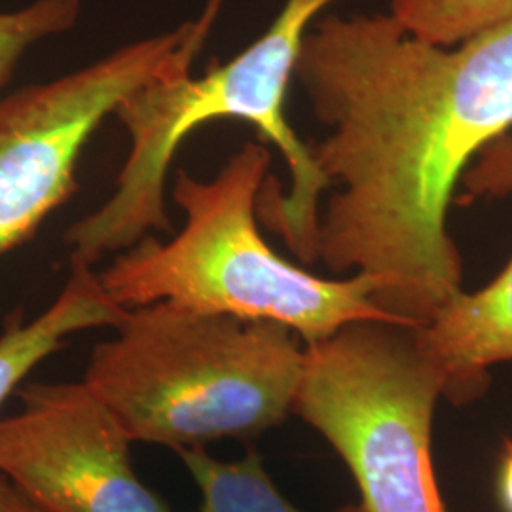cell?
Returning <instances> with one entry per match:
<instances>
[{"instance_id":"1","label":"cell","mask_w":512,"mask_h":512,"mask_svg":"<svg viewBox=\"0 0 512 512\" xmlns=\"http://www.w3.org/2000/svg\"><path fill=\"white\" fill-rule=\"evenodd\" d=\"M294 80L329 128L310 145L334 192L317 260L380 283L374 304L421 327L461 291L448 209L476 156L512 129V19L454 46L391 14L313 21Z\"/></svg>"},{"instance_id":"2","label":"cell","mask_w":512,"mask_h":512,"mask_svg":"<svg viewBox=\"0 0 512 512\" xmlns=\"http://www.w3.org/2000/svg\"><path fill=\"white\" fill-rule=\"evenodd\" d=\"M332 2L285 0L270 27L230 61L200 78L156 80L128 95L114 112L128 133V158L109 200L65 232L71 262L93 266L152 232H169L165 188L186 137L215 120H241L256 129L260 143L279 150L291 175L285 194L268 177L258 196V220L304 266L315 264L319 209L329 183L310 145L289 124L285 105L304 37Z\"/></svg>"},{"instance_id":"3","label":"cell","mask_w":512,"mask_h":512,"mask_svg":"<svg viewBox=\"0 0 512 512\" xmlns=\"http://www.w3.org/2000/svg\"><path fill=\"white\" fill-rule=\"evenodd\" d=\"M270 150L245 143L202 181L179 169L171 198L183 228L160 241L148 234L120 251L99 281L124 310L173 302L186 310L277 323L313 344L355 321H393L374 304L380 283L366 274L327 279L277 255L258 228V196Z\"/></svg>"},{"instance_id":"4","label":"cell","mask_w":512,"mask_h":512,"mask_svg":"<svg viewBox=\"0 0 512 512\" xmlns=\"http://www.w3.org/2000/svg\"><path fill=\"white\" fill-rule=\"evenodd\" d=\"M114 329L82 382L131 442L203 448L255 439L293 414L304 346L283 325L154 302Z\"/></svg>"},{"instance_id":"5","label":"cell","mask_w":512,"mask_h":512,"mask_svg":"<svg viewBox=\"0 0 512 512\" xmlns=\"http://www.w3.org/2000/svg\"><path fill=\"white\" fill-rule=\"evenodd\" d=\"M444 393L416 327L355 321L304 346L294 399L353 476L365 512H448L431 458Z\"/></svg>"},{"instance_id":"6","label":"cell","mask_w":512,"mask_h":512,"mask_svg":"<svg viewBox=\"0 0 512 512\" xmlns=\"http://www.w3.org/2000/svg\"><path fill=\"white\" fill-rule=\"evenodd\" d=\"M190 33L192 21H186L0 97V256L33 238L78 190L82 152L128 95L192 74L183 54Z\"/></svg>"},{"instance_id":"7","label":"cell","mask_w":512,"mask_h":512,"mask_svg":"<svg viewBox=\"0 0 512 512\" xmlns=\"http://www.w3.org/2000/svg\"><path fill=\"white\" fill-rule=\"evenodd\" d=\"M0 420V476L50 512H171L135 475L131 440L84 382H31Z\"/></svg>"},{"instance_id":"8","label":"cell","mask_w":512,"mask_h":512,"mask_svg":"<svg viewBox=\"0 0 512 512\" xmlns=\"http://www.w3.org/2000/svg\"><path fill=\"white\" fill-rule=\"evenodd\" d=\"M461 184L469 200L511 196L512 129L476 156ZM416 336L444 378L442 397L454 404L482 397L490 366L512 361V258L484 289L450 296Z\"/></svg>"},{"instance_id":"9","label":"cell","mask_w":512,"mask_h":512,"mask_svg":"<svg viewBox=\"0 0 512 512\" xmlns=\"http://www.w3.org/2000/svg\"><path fill=\"white\" fill-rule=\"evenodd\" d=\"M124 308L105 293L93 266L71 262V274L54 302L33 321L16 311L0 334V406L16 393L21 382L48 359L65 340L82 330L116 327Z\"/></svg>"},{"instance_id":"10","label":"cell","mask_w":512,"mask_h":512,"mask_svg":"<svg viewBox=\"0 0 512 512\" xmlns=\"http://www.w3.org/2000/svg\"><path fill=\"white\" fill-rule=\"evenodd\" d=\"M177 454L202 492V512H304L275 488L256 450L239 461H219L203 448ZM338 512L365 511L361 505H346Z\"/></svg>"},{"instance_id":"11","label":"cell","mask_w":512,"mask_h":512,"mask_svg":"<svg viewBox=\"0 0 512 512\" xmlns=\"http://www.w3.org/2000/svg\"><path fill=\"white\" fill-rule=\"evenodd\" d=\"M389 14L421 40L454 46L512 19V0H391Z\"/></svg>"},{"instance_id":"12","label":"cell","mask_w":512,"mask_h":512,"mask_svg":"<svg viewBox=\"0 0 512 512\" xmlns=\"http://www.w3.org/2000/svg\"><path fill=\"white\" fill-rule=\"evenodd\" d=\"M80 12V0H35L14 12H0V97L23 55L38 42L71 31Z\"/></svg>"},{"instance_id":"13","label":"cell","mask_w":512,"mask_h":512,"mask_svg":"<svg viewBox=\"0 0 512 512\" xmlns=\"http://www.w3.org/2000/svg\"><path fill=\"white\" fill-rule=\"evenodd\" d=\"M224 2H226V0H205V6H203L200 18L192 21L190 46H192V50H194L196 54L202 52V48L205 46L207 38H209V33H211L215 21H217V18L220 16V10H222Z\"/></svg>"},{"instance_id":"14","label":"cell","mask_w":512,"mask_h":512,"mask_svg":"<svg viewBox=\"0 0 512 512\" xmlns=\"http://www.w3.org/2000/svg\"><path fill=\"white\" fill-rule=\"evenodd\" d=\"M0 512H50L0 476Z\"/></svg>"},{"instance_id":"15","label":"cell","mask_w":512,"mask_h":512,"mask_svg":"<svg viewBox=\"0 0 512 512\" xmlns=\"http://www.w3.org/2000/svg\"><path fill=\"white\" fill-rule=\"evenodd\" d=\"M497 492L503 511L512 512V444L507 446L497 475Z\"/></svg>"}]
</instances>
